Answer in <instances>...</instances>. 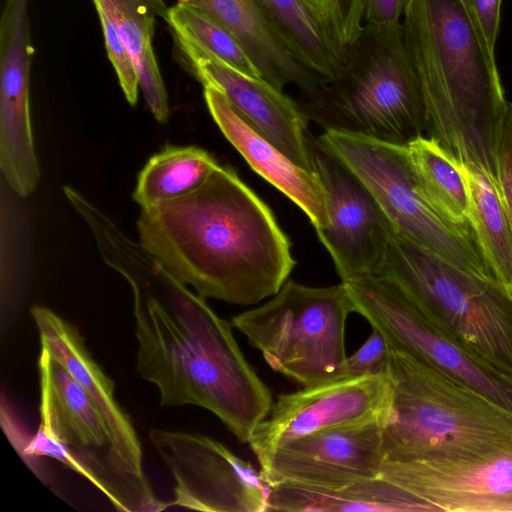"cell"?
<instances>
[{
    "mask_svg": "<svg viewBox=\"0 0 512 512\" xmlns=\"http://www.w3.org/2000/svg\"><path fill=\"white\" fill-rule=\"evenodd\" d=\"M98 251L131 287L137 371L156 386L160 405L204 408L249 443L273 401L243 355L232 324L120 227L100 238Z\"/></svg>",
    "mask_w": 512,
    "mask_h": 512,
    "instance_id": "cell-1",
    "label": "cell"
},
{
    "mask_svg": "<svg viewBox=\"0 0 512 512\" xmlns=\"http://www.w3.org/2000/svg\"><path fill=\"white\" fill-rule=\"evenodd\" d=\"M136 226L139 242L204 298L257 304L295 266L272 211L229 166L185 196L141 209Z\"/></svg>",
    "mask_w": 512,
    "mask_h": 512,
    "instance_id": "cell-2",
    "label": "cell"
},
{
    "mask_svg": "<svg viewBox=\"0 0 512 512\" xmlns=\"http://www.w3.org/2000/svg\"><path fill=\"white\" fill-rule=\"evenodd\" d=\"M403 39L426 111L427 137L497 188L496 148L508 102L496 58L461 0H410Z\"/></svg>",
    "mask_w": 512,
    "mask_h": 512,
    "instance_id": "cell-3",
    "label": "cell"
},
{
    "mask_svg": "<svg viewBox=\"0 0 512 512\" xmlns=\"http://www.w3.org/2000/svg\"><path fill=\"white\" fill-rule=\"evenodd\" d=\"M392 400L384 460L492 452L512 446V410L411 354L389 348Z\"/></svg>",
    "mask_w": 512,
    "mask_h": 512,
    "instance_id": "cell-4",
    "label": "cell"
},
{
    "mask_svg": "<svg viewBox=\"0 0 512 512\" xmlns=\"http://www.w3.org/2000/svg\"><path fill=\"white\" fill-rule=\"evenodd\" d=\"M298 105L308 121L407 146L426 132V111L401 24H364L344 70Z\"/></svg>",
    "mask_w": 512,
    "mask_h": 512,
    "instance_id": "cell-5",
    "label": "cell"
},
{
    "mask_svg": "<svg viewBox=\"0 0 512 512\" xmlns=\"http://www.w3.org/2000/svg\"><path fill=\"white\" fill-rule=\"evenodd\" d=\"M355 312L346 285L309 287L287 281L266 303L231 324L270 368L303 387L334 380L346 358L345 326Z\"/></svg>",
    "mask_w": 512,
    "mask_h": 512,
    "instance_id": "cell-6",
    "label": "cell"
},
{
    "mask_svg": "<svg viewBox=\"0 0 512 512\" xmlns=\"http://www.w3.org/2000/svg\"><path fill=\"white\" fill-rule=\"evenodd\" d=\"M375 273L393 280L473 349L512 370V298L494 278L455 266L395 230Z\"/></svg>",
    "mask_w": 512,
    "mask_h": 512,
    "instance_id": "cell-7",
    "label": "cell"
},
{
    "mask_svg": "<svg viewBox=\"0 0 512 512\" xmlns=\"http://www.w3.org/2000/svg\"><path fill=\"white\" fill-rule=\"evenodd\" d=\"M318 139L366 185L397 233L455 266L494 278L472 229L451 223L425 198L407 146L333 130Z\"/></svg>",
    "mask_w": 512,
    "mask_h": 512,
    "instance_id": "cell-8",
    "label": "cell"
},
{
    "mask_svg": "<svg viewBox=\"0 0 512 512\" xmlns=\"http://www.w3.org/2000/svg\"><path fill=\"white\" fill-rule=\"evenodd\" d=\"M362 315L388 348L405 351L512 410V370L482 355L385 275L343 282Z\"/></svg>",
    "mask_w": 512,
    "mask_h": 512,
    "instance_id": "cell-9",
    "label": "cell"
},
{
    "mask_svg": "<svg viewBox=\"0 0 512 512\" xmlns=\"http://www.w3.org/2000/svg\"><path fill=\"white\" fill-rule=\"evenodd\" d=\"M38 368V428L66 448L70 454L67 467L92 483L116 510L138 512L115 456L108 427L88 393L43 348Z\"/></svg>",
    "mask_w": 512,
    "mask_h": 512,
    "instance_id": "cell-10",
    "label": "cell"
},
{
    "mask_svg": "<svg viewBox=\"0 0 512 512\" xmlns=\"http://www.w3.org/2000/svg\"><path fill=\"white\" fill-rule=\"evenodd\" d=\"M149 440L174 479L170 506L206 512L267 511L261 471L221 442L199 433L153 428Z\"/></svg>",
    "mask_w": 512,
    "mask_h": 512,
    "instance_id": "cell-11",
    "label": "cell"
},
{
    "mask_svg": "<svg viewBox=\"0 0 512 512\" xmlns=\"http://www.w3.org/2000/svg\"><path fill=\"white\" fill-rule=\"evenodd\" d=\"M314 171L326 197L327 222L316 230L341 282L375 273L386 253L393 226L352 170L309 135Z\"/></svg>",
    "mask_w": 512,
    "mask_h": 512,
    "instance_id": "cell-12",
    "label": "cell"
},
{
    "mask_svg": "<svg viewBox=\"0 0 512 512\" xmlns=\"http://www.w3.org/2000/svg\"><path fill=\"white\" fill-rule=\"evenodd\" d=\"M379 474L425 512H512V446L461 456L384 460Z\"/></svg>",
    "mask_w": 512,
    "mask_h": 512,
    "instance_id": "cell-13",
    "label": "cell"
},
{
    "mask_svg": "<svg viewBox=\"0 0 512 512\" xmlns=\"http://www.w3.org/2000/svg\"><path fill=\"white\" fill-rule=\"evenodd\" d=\"M390 410L278 446L260 463L264 481L269 486L340 487L377 476L384 461L383 430Z\"/></svg>",
    "mask_w": 512,
    "mask_h": 512,
    "instance_id": "cell-14",
    "label": "cell"
},
{
    "mask_svg": "<svg viewBox=\"0 0 512 512\" xmlns=\"http://www.w3.org/2000/svg\"><path fill=\"white\" fill-rule=\"evenodd\" d=\"M387 374L335 379L280 394L249 445L259 464L278 446L317 431L370 419L391 408Z\"/></svg>",
    "mask_w": 512,
    "mask_h": 512,
    "instance_id": "cell-15",
    "label": "cell"
},
{
    "mask_svg": "<svg viewBox=\"0 0 512 512\" xmlns=\"http://www.w3.org/2000/svg\"><path fill=\"white\" fill-rule=\"evenodd\" d=\"M31 315L39 332L41 348L71 373L102 415L138 512L170 507L154 495L144 473L143 453L133 423L115 398L113 381L93 359L76 327L47 307L34 306Z\"/></svg>",
    "mask_w": 512,
    "mask_h": 512,
    "instance_id": "cell-16",
    "label": "cell"
},
{
    "mask_svg": "<svg viewBox=\"0 0 512 512\" xmlns=\"http://www.w3.org/2000/svg\"><path fill=\"white\" fill-rule=\"evenodd\" d=\"M33 52L28 0H7L0 22V168L22 197L40 177L30 117Z\"/></svg>",
    "mask_w": 512,
    "mask_h": 512,
    "instance_id": "cell-17",
    "label": "cell"
},
{
    "mask_svg": "<svg viewBox=\"0 0 512 512\" xmlns=\"http://www.w3.org/2000/svg\"><path fill=\"white\" fill-rule=\"evenodd\" d=\"M185 57L203 87L220 91L267 140L298 166L315 172L308 120L298 102L263 78L247 76L209 54L196 52Z\"/></svg>",
    "mask_w": 512,
    "mask_h": 512,
    "instance_id": "cell-18",
    "label": "cell"
},
{
    "mask_svg": "<svg viewBox=\"0 0 512 512\" xmlns=\"http://www.w3.org/2000/svg\"><path fill=\"white\" fill-rule=\"evenodd\" d=\"M204 99L222 134L249 166L293 201L315 230L322 228L327 222V208L325 191L317 173L294 163L260 134L217 89L204 87Z\"/></svg>",
    "mask_w": 512,
    "mask_h": 512,
    "instance_id": "cell-19",
    "label": "cell"
},
{
    "mask_svg": "<svg viewBox=\"0 0 512 512\" xmlns=\"http://www.w3.org/2000/svg\"><path fill=\"white\" fill-rule=\"evenodd\" d=\"M193 3L227 28L241 43L262 78L283 91L294 84L303 97L324 82L307 70L273 31L253 0H183Z\"/></svg>",
    "mask_w": 512,
    "mask_h": 512,
    "instance_id": "cell-20",
    "label": "cell"
},
{
    "mask_svg": "<svg viewBox=\"0 0 512 512\" xmlns=\"http://www.w3.org/2000/svg\"><path fill=\"white\" fill-rule=\"evenodd\" d=\"M273 31L311 73L324 83L339 76L347 62L344 47L307 0H253Z\"/></svg>",
    "mask_w": 512,
    "mask_h": 512,
    "instance_id": "cell-21",
    "label": "cell"
},
{
    "mask_svg": "<svg viewBox=\"0 0 512 512\" xmlns=\"http://www.w3.org/2000/svg\"><path fill=\"white\" fill-rule=\"evenodd\" d=\"M97 13L113 23L136 69L146 104L160 123L169 118L166 88L153 49L156 16L165 17V0H92Z\"/></svg>",
    "mask_w": 512,
    "mask_h": 512,
    "instance_id": "cell-22",
    "label": "cell"
},
{
    "mask_svg": "<svg viewBox=\"0 0 512 512\" xmlns=\"http://www.w3.org/2000/svg\"><path fill=\"white\" fill-rule=\"evenodd\" d=\"M470 200V225L492 276L512 298V224L497 188L473 166L461 165Z\"/></svg>",
    "mask_w": 512,
    "mask_h": 512,
    "instance_id": "cell-23",
    "label": "cell"
},
{
    "mask_svg": "<svg viewBox=\"0 0 512 512\" xmlns=\"http://www.w3.org/2000/svg\"><path fill=\"white\" fill-rule=\"evenodd\" d=\"M219 165L201 147L168 145L142 168L132 198L141 209L180 198L200 188Z\"/></svg>",
    "mask_w": 512,
    "mask_h": 512,
    "instance_id": "cell-24",
    "label": "cell"
},
{
    "mask_svg": "<svg viewBox=\"0 0 512 512\" xmlns=\"http://www.w3.org/2000/svg\"><path fill=\"white\" fill-rule=\"evenodd\" d=\"M407 148L428 202L451 223L471 228L469 192L462 166L428 137L417 138Z\"/></svg>",
    "mask_w": 512,
    "mask_h": 512,
    "instance_id": "cell-25",
    "label": "cell"
},
{
    "mask_svg": "<svg viewBox=\"0 0 512 512\" xmlns=\"http://www.w3.org/2000/svg\"><path fill=\"white\" fill-rule=\"evenodd\" d=\"M164 19L184 55L206 53L247 76L262 78L237 38L199 6L179 0L167 9Z\"/></svg>",
    "mask_w": 512,
    "mask_h": 512,
    "instance_id": "cell-26",
    "label": "cell"
},
{
    "mask_svg": "<svg viewBox=\"0 0 512 512\" xmlns=\"http://www.w3.org/2000/svg\"><path fill=\"white\" fill-rule=\"evenodd\" d=\"M389 364V348L381 333L372 328L362 346L340 365L335 379L384 375ZM334 379V380H335Z\"/></svg>",
    "mask_w": 512,
    "mask_h": 512,
    "instance_id": "cell-27",
    "label": "cell"
},
{
    "mask_svg": "<svg viewBox=\"0 0 512 512\" xmlns=\"http://www.w3.org/2000/svg\"><path fill=\"white\" fill-rule=\"evenodd\" d=\"M497 190L512 224V103L500 129L496 148Z\"/></svg>",
    "mask_w": 512,
    "mask_h": 512,
    "instance_id": "cell-28",
    "label": "cell"
},
{
    "mask_svg": "<svg viewBox=\"0 0 512 512\" xmlns=\"http://www.w3.org/2000/svg\"><path fill=\"white\" fill-rule=\"evenodd\" d=\"M503 0H461L489 54L495 57Z\"/></svg>",
    "mask_w": 512,
    "mask_h": 512,
    "instance_id": "cell-29",
    "label": "cell"
},
{
    "mask_svg": "<svg viewBox=\"0 0 512 512\" xmlns=\"http://www.w3.org/2000/svg\"><path fill=\"white\" fill-rule=\"evenodd\" d=\"M336 4V36L344 47L349 48L364 28V0H336Z\"/></svg>",
    "mask_w": 512,
    "mask_h": 512,
    "instance_id": "cell-30",
    "label": "cell"
},
{
    "mask_svg": "<svg viewBox=\"0 0 512 512\" xmlns=\"http://www.w3.org/2000/svg\"><path fill=\"white\" fill-rule=\"evenodd\" d=\"M410 0H364V24L398 26Z\"/></svg>",
    "mask_w": 512,
    "mask_h": 512,
    "instance_id": "cell-31",
    "label": "cell"
}]
</instances>
